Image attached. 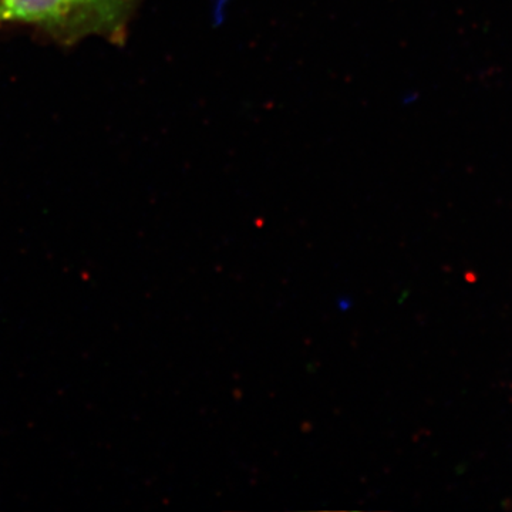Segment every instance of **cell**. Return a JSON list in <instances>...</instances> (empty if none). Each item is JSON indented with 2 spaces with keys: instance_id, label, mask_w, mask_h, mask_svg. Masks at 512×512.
I'll use <instances>...</instances> for the list:
<instances>
[{
  "instance_id": "cell-1",
  "label": "cell",
  "mask_w": 512,
  "mask_h": 512,
  "mask_svg": "<svg viewBox=\"0 0 512 512\" xmlns=\"http://www.w3.org/2000/svg\"><path fill=\"white\" fill-rule=\"evenodd\" d=\"M136 8L137 0H0V22L39 26L69 43L87 36L121 43Z\"/></svg>"
}]
</instances>
